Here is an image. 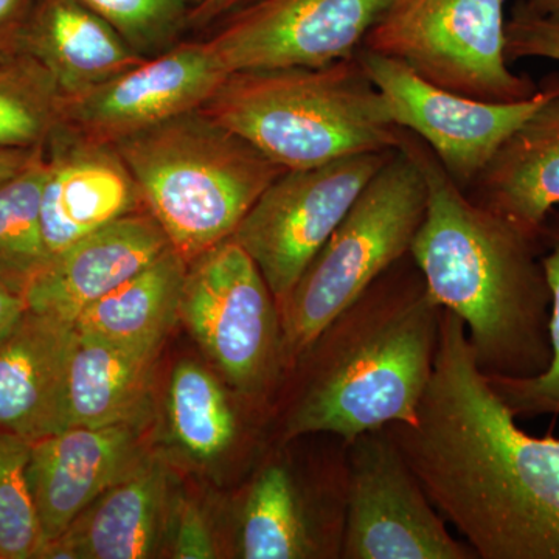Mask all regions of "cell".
I'll return each mask as SVG.
<instances>
[{
	"label": "cell",
	"mask_w": 559,
	"mask_h": 559,
	"mask_svg": "<svg viewBox=\"0 0 559 559\" xmlns=\"http://www.w3.org/2000/svg\"><path fill=\"white\" fill-rule=\"evenodd\" d=\"M388 429L477 559H559V439L518 426L451 311L417 417Z\"/></svg>",
	"instance_id": "obj_1"
},
{
	"label": "cell",
	"mask_w": 559,
	"mask_h": 559,
	"mask_svg": "<svg viewBox=\"0 0 559 559\" xmlns=\"http://www.w3.org/2000/svg\"><path fill=\"white\" fill-rule=\"evenodd\" d=\"M400 148L428 183V210L411 257L430 296L462 319L485 377H538L551 360L543 240L471 200L414 132L400 128Z\"/></svg>",
	"instance_id": "obj_2"
},
{
	"label": "cell",
	"mask_w": 559,
	"mask_h": 559,
	"mask_svg": "<svg viewBox=\"0 0 559 559\" xmlns=\"http://www.w3.org/2000/svg\"><path fill=\"white\" fill-rule=\"evenodd\" d=\"M443 308L414 259L382 272L336 316L285 380H296L280 419L278 441L360 433L412 423L432 374Z\"/></svg>",
	"instance_id": "obj_3"
},
{
	"label": "cell",
	"mask_w": 559,
	"mask_h": 559,
	"mask_svg": "<svg viewBox=\"0 0 559 559\" xmlns=\"http://www.w3.org/2000/svg\"><path fill=\"white\" fill-rule=\"evenodd\" d=\"M201 109L286 170L400 146V128L356 55L322 68L229 73Z\"/></svg>",
	"instance_id": "obj_4"
},
{
	"label": "cell",
	"mask_w": 559,
	"mask_h": 559,
	"mask_svg": "<svg viewBox=\"0 0 559 559\" xmlns=\"http://www.w3.org/2000/svg\"><path fill=\"white\" fill-rule=\"evenodd\" d=\"M143 205L187 263L231 238L286 171L205 110L194 109L114 145Z\"/></svg>",
	"instance_id": "obj_5"
},
{
	"label": "cell",
	"mask_w": 559,
	"mask_h": 559,
	"mask_svg": "<svg viewBox=\"0 0 559 559\" xmlns=\"http://www.w3.org/2000/svg\"><path fill=\"white\" fill-rule=\"evenodd\" d=\"M417 162L396 148L316 253L282 308L286 373L331 320L409 255L428 210Z\"/></svg>",
	"instance_id": "obj_6"
},
{
	"label": "cell",
	"mask_w": 559,
	"mask_h": 559,
	"mask_svg": "<svg viewBox=\"0 0 559 559\" xmlns=\"http://www.w3.org/2000/svg\"><path fill=\"white\" fill-rule=\"evenodd\" d=\"M179 320L221 380L253 409L286 374L282 312L252 257L234 238L187 266Z\"/></svg>",
	"instance_id": "obj_7"
},
{
	"label": "cell",
	"mask_w": 559,
	"mask_h": 559,
	"mask_svg": "<svg viewBox=\"0 0 559 559\" xmlns=\"http://www.w3.org/2000/svg\"><path fill=\"white\" fill-rule=\"evenodd\" d=\"M506 0H390L360 49L404 62L441 90L489 103L528 100L539 84L511 72Z\"/></svg>",
	"instance_id": "obj_8"
},
{
	"label": "cell",
	"mask_w": 559,
	"mask_h": 559,
	"mask_svg": "<svg viewBox=\"0 0 559 559\" xmlns=\"http://www.w3.org/2000/svg\"><path fill=\"white\" fill-rule=\"evenodd\" d=\"M393 151L286 170L249 210L231 238L260 267L280 312L316 253Z\"/></svg>",
	"instance_id": "obj_9"
},
{
	"label": "cell",
	"mask_w": 559,
	"mask_h": 559,
	"mask_svg": "<svg viewBox=\"0 0 559 559\" xmlns=\"http://www.w3.org/2000/svg\"><path fill=\"white\" fill-rule=\"evenodd\" d=\"M341 559H477L455 539L384 428L347 444Z\"/></svg>",
	"instance_id": "obj_10"
},
{
	"label": "cell",
	"mask_w": 559,
	"mask_h": 559,
	"mask_svg": "<svg viewBox=\"0 0 559 559\" xmlns=\"http://www.w3.org/2000/svg\"><path fill=\"white\" fill-rule=\"evenodd\" d=\"M356 57L388 103L396 127L421 139L465 191L503 142L554 94L559 76H546L528 100L489 103L433 86L393 58L364 49Z\"/></svg>",
	"instance_id": "obj_11"
},
{
	"label": "cell",
	"mask_w": 559,
	"mask_h": 559,
	"mask_svg": "<svg viewBox=\"0 0 559 559\" xmlns=\"http://www.w3.org/2000/svg\"><path fill=\"white\" fill-rule=\"evenodd\" d=\"M347 443L337 440L310 477L267 459L246 488L235 528L242 559H341L347 510Z\"/></svg>",
	"instance_id": "obj_12"
},
{
	"label": "cell",
	"mask_w": 559,
	"mask_h": 559,
	"mask_svg": "<svg viewBox=\"0 0 559 559\" xmlns=\"http://www.w3.org/2000/svg\"><path fill=\"white\" fill-rule=\"evenodd\" d=\"M390 0H259L205 40L227 73L322 68L355 57Z\"/></svg>",
	"instance_id": "obj_13"
},
{
	"label": "cell",
	"mask_w": 559,
	"mask_h": 559,
	"mask_svg": "<svg viewBox=\"0 0 559 559\" xmlns=\"http://www.w3.org/2000/svg\"><path fill=\"white\" fill-rule=\"evenodd\" d=\"M227 75L205 40H183L94 90L64 98L61 124L81 138L114 146L201 109Z\"/></svg>",
	"instance_id": "obj_14"
},
{
	"label": "cell",
	"mask_w": 559,
	"mask_h": 559,
	"mask_svg": "<svg viewBox=\"0 0 559 559\" xmlns=\"http://www.w3.org/2000/svg\"><path fill=\"white\" fill-rule=\"evenodd\" d=\"M40 224L49 260L130 213L145 209L131 171L112 145L58 128L44 145Z\"/></svg>",
	"instance_id": "obj_15"
},
{
	"label": "cell",
	"mask_w": 559,
	"mask_h": 559,
	"mask_svg": "<svg viewBox=\"0 0 559 559\" xmlns=\"http://www.w3.org/2000/svg\"><path fill=\"white\" fill-rule=\"evenodd\" d=\"M146 454L139 425L73 426L32 441L28 480L43 546L68 532L103 492L138 468Z\"/></svg>",
	"instance_id": "obj_16"
},
{
	"label": "cell",
	"mask_w": 559,
	"mask_h": 559,
	"mask_svg": "<svg viewBox=\"0 0 559 559\" xmlns=\"http://www.w3.org/2000/svg\"><path fill=\"white\" fill-rule=\"evenodd\" d=\"M171 248L148 210L121 216L47 261L25 293L33 311L75 323L81 312Z\"/></svg>",
	"instance_id": "obj_17"
},
{
	"label": "cell",
	"mask_w": 559,
	"mask_h": 559,
	"mask_svg": "<svg viewBox=\"0 0 559 559\" xmlns=\"http://www.w3.org/2000/svg\"><path fill=\"white\" fill-rule=\"evenodd\" d=\"M176 498L170 469L146 454L127 477L84 511L38 559H143L165 551Z\"/></svg>",
	"instance_id": "obj_18"
},
{
	"label": "cell",
	"mask_w": 559,
	"mask_h": 559,
	"mask_svg": "<svg viewBox=\"0 0 559 559\" xmlns=\"http://www.w3.org/2000/svg\"><path fill=\"white\" fill-rule=\"evenodd\" d=\"M75 325L27 308L0 337V432L36 441L68 428Z\"/></svg>",
	"instance_id": "obj_19"
},
{
	"label": "cell",
	"mask_w": 559,
	"mask_h": 559,
	"mask_svg": "<svg viewBox=\"0 0 559 559\" xmlns=\"http://www.w3.org/2000/svg\"><path fill=\"white\" fill-rule=\"evenodd\" d=\"M466 194L540 237L559 205V76L554 94L503 142Z\"/></svg>",
	"instance_id": "obj_20"
},
{
	"label": "cell",
	"mask_w": 559,
	"mask_h": 559,
	"mask_svg": "<svg viewBox=\"0 0 559 559\" xmlns=\"http://www.w3.org/2000/svg\"><path fill=\"white\" fill-rule=\"evenodd\" d=\"M24 53L46 68L64 98L94 90L146 60L81 0H38Z\"/></svg>",
	"instance_id": "obj_21"
},
{
	"label": "cell",
	"mask_w": 559,
	"mask_h": 559,
	"mask_svg": "<svg viewBox=\"0 0 559 559\" xmlns=\"http://www.w3.org/2000/svg\"><path fill=\"white\" fill-rule=\"evenodd\" d=\"M159 355L160 348L130 347L76 333L68 374V428L140 425L148 411Z\"/></svg>",
	"instance_id": "obj_22"
},
{
	"label": "cell",
	"mask_w": 559,
	"mask_h": 559,
	"mask_svg": "<svg viewBox=\"0 0 559 559\" xmlns=\"http://www.w3.org/2000/svg\"><path fill=\"white\" fill-rule=\"evenodd\" d=\"M187 266L175 249H168L81 312L73 323L76 333L130 347L162 348L179 320Z\"/></svg>",
	"instance_id": "obj_23"
},
{
	"label": "cell",
	"mask_w": 559,
	"mask_h": 559,
	"mask_svg": "<svg viewBox=\"0 0 559 559\" xmlns=\"http://www.w3.org/2000/svg\"><path fill=\"white\" fill-rule=\"evenodd\" d=\"M167 417L176 447L193 462L215 465L241 440L240 412L215 370L183 359L171 371Z\"/></svg>",
	"instance_id": "obj_24"
},
{
	"label": "cell",
	"mask_w": 559,
	"mask_h": 559,
	"mask_svg": "<svg viewBox=\"0 0 559 559\" xmlns=\"http://www.w3.org/2000/svg\"><path fill=\"white\" fill-rule=\"evenodd\" d=\"M46 171L43 146L24 170L0 182V283L24 299L49 261L40 224Z\"/></svg>",
	"instance_id": "obj_25"
},
{
	"label": "cell",
	"mask_w": 559,
	"mask_h": 559,
	"mask_svg": "<svg viewBox=\"0 0 559 559\" xmlns=\"http://www.w3.org/2000/svg\"><path fill=\"white\" fill-rule=\"evenodd\" d=\"M60 87L31 55L0 62V148L46 145L62 123Z\"/></svg>",
	"instance_id": "obj_26"
},
{
	"label": "cell",
	"mask_w": 559,
	"mask_h": 559,
	"mask_svg": "<svg viewBox=\"0 0 559 559\" xmlns=\"http://www.w3.org/2000/svg\"><path fill=\"white\" fill-rule=\"evenodd\" d=\"M32 441L0 432V559H32L43 532L28 480Z\"/></svg>",
	"instance_id": "obj_27"
},
{
	"label": "cell",
	"mask_w": 559,
	"mask_h": 559,
	"mask_svg": "<svg viewBox=\"0 0 559 559\" xmlns=\"http://www.w3.org/2000/svg\"><path fill=\"white\" fill-rule=\"evenodd\" d=\"M544 245L543 266L551 293L549 369L525 380L488 378L514 418L559 417V212L547 216L540 230Z\"/></svg>",
	"instance_id": "obj_28"
},
{
	"label": "cell",
	"mask_w": 559,
	"mask_h": 559,
	"mask_svg": "<svg viewBox=\"0 0 559 559\" xmlns=\"http://www.w3.org/2000/svg\"><path fill=\"white\" fill-rule=\"evenodd\" d=\"M109 22L142 57L171 49L189 32L187 0H81Z\"/></svg>",
	"instance_id": "obj_29"
},
{
	"label": "cell",
	"mask_w": 559,
	"mask_h": 559,
	"mask_svg": "<svg viewBox=\"0 0 559 559\" xmlns=\"http://www.w3.org/2000/svg\"><path fill=\"white\" fill-rule=\"evenodd\" d=\"M165 550L170 551V557L176 559L219 557L218 540L198 503L176 499Z\"/></svg>",
	"instance_id": "obj_30"
},
{
	"label": "cell",
	"mask_w": 559,
	"mask_h": 559,
	"mask_svg": "<svg viewBox=\"0 0 559 559\" xmlns=\"http://www.w3.org/2000/svg\"><path fill=\"white\" fill-rule=\"evenodd\" d=\"M506 35L509 62L524 58L559 61V22L533 16L516 2L507 21Z\"/></svg>",
	"instance_id": "obj_31"
},
{
	"label": "cell",
	"mask_w": 559,
	"mask_h": 559,
	"mask_svg": "<svg viewBox=\"0 0 559 559\" xmlns=\"http://www.w3.org/2000/svg\"><path fill=\"white\" fill-rule=\"evenodd\" d=\"M38 0H0V62L24 53L25 33Z\"/></svg>",
	"instance_id": "obj_32"
},
{
	"label": "cell",
	"mask_w": 559,
	"mask_h": 559,
	"mask_svg": "<svg viewBox=\"0 0 559 559\" xmlns=\"http://www.w3.org/2000/svg\"><path fill=\"white\" fill-rule=\"evenodd\" d=\"M259 0H202L189 13V31L204 32Z\"/></svg>",
	"instance_id": "obj_33"
},
{
	"label": "cell",
	"mask_w": 559,
	"mask_h": 559,
	"mask_svg": "<svg viewBox=\"0 0 559 559\" xmlns=\"http://www.w3.org/2000/svg\"><path fill=\"white\" fill-rule=\"evenodd\" d=\"M25 310L27 304L24 297L0 283V337L14 325Z\"/></svg>",
	"instance_id": "obj_34"
},
{
	"label": "cell",
	"mask_w": 559,
	"mask_h": 559,
	"mask_svg": "<svg viewBox=\"0 0 559 559\" xmlns=\"http://www.w3.org/2000/svg\"><path fill=\"white\" fill-rule=\"evenodd\" d=\"M43 148V146H40ZM40 148L35 150H11L0 148V182L11 178L21 170H24Z\"/></svg>",
	"instance_id": "obj_35"
},
{
	"label": "cell",
	"mask_w": 559,
	"mask_h": 559,
	"mask_svg": "<svg viewBox=\"0 0 559 559\" xmlns=\"http://www.w3.org/2000/svg\"><path fill=\"white\" fill-rule=\"evenodd\" d=\"M518 3L533 16L559 22V0H518Z\"/></svg>",
	"instance_id": "obj_36"
},
{
	"label": "cell",
	"mask_w": 559,
	"mask_h": 559,
	"mask_svg": "<svg viewBox=\"0 0 559 559\" xmlns=\"http://www.w3.org/2000/svg\"><path fill=\"white\" fill-rule=\"evenodd\" d=\"M187 2H189L191 5V9H193V7L198 5V3H201L202 0H187Z\"/></svg>",
	"instance_id": "obj_37"
}]
</instances>
